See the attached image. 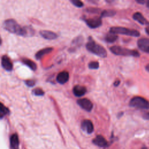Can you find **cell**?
Instances as JSON below:
<instances>
[{"label": "cell", "instance_id": "6da1fadb", "mask_svg": "<svg viewBox=\"0 0 149 149\" xmlns=\"http://www.w3.org/2000/svg\"><path fill=\"white\" fill-rule=\"evenodd\" d=\"M86 48L91 52L96 55L105 58L107 55V52L105 49L101 45L96 43L90 37L89 38V41L86 44Z\"/></svg>", "mask_w": 149, "mask_h": 149}, {"label": "cell", "instance_id": "7a4b0ae2", "mask_svg": "<svg viewBox=\"0 0 149 149\" xmlns=\"http://www.w3.org/2000/svg\"><path fill=\"white\" fill-rule=\"evenodd\" d=\"M3 27L10 33L23 36L24 27H21L13 19L6 20L3 22Z\"/></svg>", "mask_w": 149, "mask_h": 149}, {"label": "cell", "instance_id": "3957f363", "mask_svg": "<svg viewBox=\"0 0 149 149\" xmlns=\"http://www.w3.org/2000/svg\"><path fill=\"white\" fill-rule=\"evenodd\" d=\"M110 50L113 54L117 55L132 56L135 57H139L140 56V54L138 51L123 48L120 46H112L110 48Z\"/></svg>", "mask_w": 149, "mask_h": 149}, {"label": "cell", "instance_id": "277c9868", "mask_svg": "<svg viewBox=\"0 0 149 149\" xmlns=\"http://www.w3.org/2000/svg\"><path fill=\"white\" fill-rule=\"evenodd\" d=\"M129 105L132 107L148 109H149V101L141 97H134L131 99Z\"/></svg>", "mask_w": 149, "mask_h": 149}, {"label": "cell", "instance_id": "5b68a950", "mask_svg": "<svg viewBox=\"0 0 149 149\" xmlns=\"http://www.w3.org/2000/svg\"><path fill=\"white\" fill-rule=\"evenodd\" d=\"M109 32L114 34H120L133 37H139L140 36V33L138 31L123 27H112L111 28Z\"/></svg>", "mask_w": 149, "mask_h": 149}, {"label": "cell", "instance_id": "8992f818", "mask_svg": "<svg viewBox=\"0 0 149 149\" xmlns=\"http://www.w3.org/2000/svg\"><path fill=\"white\" fill-rule=\"evenodd\" d=\"M77 103L81 108L87 112H90L93 107V103L87 98L79 99L77 101Z\"/></svg>", "mask_w": 149, "mask_h": 149}, {"label": "cell", "instance_id": "52a82bcc", "mask_svg": "<svg viewBox=\"0 0 149 149\" xmlns=\"http://www.w3.org/2000/svg\"><path fill=\"white\" fill-rule=\"evenodd\" d=\"M84 21L86 22L87 26L91 29L97 28L100 27L102 24L101 17H93L84 19Z\"/></svg>", "mask_w": 149, "mask_h": 149}, {"label": "cell", "instance_id": "ba28073f", "mask_svg": "<svg viewBox=\"0 0 149 149\" xmlns=\"http://www.w3.org/2000/svg\"><path fill=\"white\" fill-rule=\"evenodd\" d=\"M137 45L140 49L144 52L149 54V39L142 38L138 40Z\"/></svg>", "mask_w": 149, "mask_h": 149}, {"label": "cell", "instance_id": "9c48e42d", "mask_svg": "<svg viewBox=\"0 0 149 149\" xmlns=\"http://www.w3.org/2000/svg\"><path fill=\"white\" fill-rule=\"evenodd\" d=\"M81 129L86 132L88 134L91 133L94 130V126L92 122L90 120H84L81 123Z\"/></svg>", "mask_w": 149, "mask_h": 149}, {"label": "cell", "instance_id": "30bf717a", "mask_svg": "<svg viewBox=\"0 0 149 149\" xmlns=\"http://www.w3.org/2000/svg\"><path fill=\"white\" fill-rule=\"evenodd\" d=\"M1 65L3 68L8 71H10L13 68L12 63L10 59L6 55H3L2 57Z\"/></svg>", "mask_w": 149, "mask_h": 149}, {"label": "cell", "instance_id": "8fae6325", "mask_svg": "<svg viewBox=\"0 0 149 149\" xmlns=\"http://www.w3.org/2000/svg\"><path fill=\"white\" fill-rule=\"evenodd\" d=\"M93 142L96 146L100 147H105L108 145V142L105 140V139L101 135H98L95 137Z\"/></svg>", "mask_w": 149, "mask_h": 149}, {"label": "cell", "instance_id": "7c38bea8", "mask_svg": "<svg viewBox=\"0 0 149 149\" xmlns=\"http://www.w3.org/2000/svg\"><path fill=\"white\" fill-rule=\"evenodd\" d=\"M87 91V89L84 86L80 85H76L73 88V93L74 95L80 97L84 95Z\"/></svg>", "mask_w": 149, "mask_h": 149}, {"label": "cell", "instance_id": "4fadbf2b", "mask_svg": "<svg viewBox=\"0 0 149 149\" xmlns=\"http://www.w3.org/2000/svg\"><path fill=\"white\" fill-rule=\"evenodd\" d=\"M69 73L66 71H63L60 72L56 76V80L60 84H65L69 80Z\"/></svg>", "mask_w": 149, "mask_h": 149}, {"label": "cell", "instance_id": "5bb4252c", "mask_svg": "<svg viewBox=\"0 0 149 149\" xmlns=\"http://www.w3.org/2000/svg\"><path fill=\"white\" fill-rule=\"evenodd\" d=\"M19 141L16 133L13 134L10 137V149H19Z\"/></svg>", "mask_w": 149, "mask_h": 149}, {"label": "cell", "instance_id": "9a60e30c", "mask_svg": "<svg viewBox=\"0 0 149 149\" xmlns=\"http://www.w3.org/2000/svg\"><path fill=\"white\" fill-rule=\"evenodd\" d=\"M40 34L43 38L47 40H54L56 38L58 37V35L55 33L48 30L40 31Z\"/></svg>", "mask_w": 149, "mask_h": 149}, {"label": "cell", "instance_id": "2e32d148", "mask_svg": "<svg viewBox=\"0 0 149 149\" xmlns=\"http://www.w3.org/2000/svg\"><path fill=\"white\" fill-rule=\"evenodd\" d=\"M133 18L134 20L137 21L141 24H149V22H148L143 15L140 12H136L133 15Z\"/></svg>", "mask_w": 149, "mask_h": 149}, {"label": "cell", "instance_id": "e0dca14e", "mask_svg": "<svg viewBox=\"0 0 149 149\" xmlns=\"http://www.w3.org/2000/svg\"><path fill=\"white\" fill-rule=\"evenodd\" d=\"M52 49H53L52 48L48 47V48H44V49L39 51L36 54V59H41L42 58V56H43L45 54H48V53L51 52L52 51Z\"/></svg>", "mask_w": 149, "mask_h": 149}, {"label": "cell", "instance_id": "ac0fdd59", "mask_svg": "<svg viewBox=\"0 0 149 149\" xmlns=\"http://www.w3.org/2000/svg\"><path fill=\"white\" fill-rule=\"evenodd\" d=\"M118 36L116 34L112 33L111 32H109L108 34H106L105 37V40L108 42H113L118 39Z\"/></svg>", "mask_w": 149, "mask_h": 149}, {"label": "cell", "instance_id": "d6986e66", "mask_svg": "<svg viewBox=\"0 0 149 149\" xmlns=\"http://www.w3.org/2000/svg\"><path fill=\"white\" fill-rule=\"evenodd\" d=\"M23 62L27 65L28 66L30 69H31L33 70H35L37 69V65L35 63V62H34L33 61H31L29 59H23Z\"/></svg>", "mask_w": 149, "mask_h": 149}, {"label": "cell", "instance_id": "ffe728a7", "mask_svg": "<svg viewBox=\"0 0 149 149\" xmlns=\"http://www.w3.org/2000/svg\"><path fill=\"white\" fill-rule=\"evenodd\" d=\"M9 113V109L1 102H0V118Z\"/></svg>", "mask_w": 149, "mask_h": 149}, {"label": "cell", "instance_id": "44dd1931", "mask_svg": "<svg viewBox=\"0 0 149 149\" xmlns=\"http://www.w3.org/2000/svg\"><path fill=\"white\" fill-rule=\"evenodd\" d=\"M115 15V12L112 10H103L101 14V17L112 16Z\"/></svg>", "mask_w": 149, "mask_h": 149}, {"label": "cell", "instance_id": "7402d4cb", "mask_svg": "<svg viewBox=\"0 0 149 149\" xmlns=\"http://www.w3.org/2000/svg\"><path fill=\"white\" fill-rule=\"evenodd\" d=\"M88 68L91 69H97L99 68V63L97 61H92L88 63Z\"/></svg>", "mask_w": 149, "mask_h": 149}, {"label": "cell", "instance_id": "603a6c76", "mask_svg": "<svg viewBox=\"0 0 149 149\" xmlns=\"http://www.w3.org/2000/svg\"><path fill=\"white\" fill-rule=\"evenodd\" d=\"M32 92H33V93L34 95H44V91H43L42 89L40 88L34 89Z\"/></svg>", "mask_w": 149, "mask_h": 149}, {"label": "cell", "instance_id": "cb8c5ba5", "mask_svg": "<svg viewBox=\"0 0 149 149\" xmlns=\"http://www.w3.org/2000/svg\"><path fill=\"white\" fill-rule=\"evenodd\" d=\"M70 2L76 6L79 7V8H81L83 6V2L79 1V0H71Z\"/></svg>", "mask_w": 149, "mask_h": 149}, {"label": "cell", "instance_id": "d4e9b609", "mask_svg": "<svg viewBox=\"0 0 149 149\" xmlns=\"http://www.w3.org/2000/svg\"><path fill=\"white\" fill-rule=\"evenodd\" d=\"M82 37H77V38H76L72 42L73 44H74L75 46H79L81 43H82V41H81Z\"/></svg>", "mask_w": 149, "mask_h": 149}, {"label": "cell", "instance_id": "484cf974", "mask_svg": "<svg viewBox=\"0 0 149 149\" xmlns=\"http://www.w3.org/2000/svg\"><path fill=\"white\" fill-rule=\"evenodd\" d=\"M26 84L28 86L31 87V86H33L34 85V81L33 80H27L26 81Z\"/></svg>", "mask_w": 149, "mask_h": 149}, {"label": "cell", "instance_id": "4316f807", "mask_svg": "<svg viewBox=\"0 0 149 149\" xmlns=\"http://www.w3.org/2000/svg\"><path fill=\"white\" fill-rule=\"evenodd\" d=\"M143 118L145 119H148V120H149V112L145 113L143 115Z\"/></svg>", "mask_w": 149, "mask_h": 149}, {"label": "cell", "instance_id": "83f0119b", "mask_svg": "<svg viewBox=\"0 0 149 149\" xmlns=\"http://www.w3.org/2000/svg\"><path fill=\"white\" fill-rule=\"evenodd\" d=\"M119 83H120V80H116V81L113 83V85H114L115 86H118L119 84Z\"/></svg>", "mask_w": 149, "mask_h": 149}, {"label": "cell", "instance_id": "f1b7e54d", "mask_svg": "<svg viewBox=\"0 0 149 149\" xmlns=\"http://www.w3.org/2000/svg\"><path fill=\"white\" fill-rule=\"evenodd\" d=\"M136 2H138V3H141V4H143V3H144L145 2V1H140V0H137V1H136Z\"/></svg>", "mask_w": 149, "mask_h": 149}, {"label": "cell", "instance_id": "f546056e", "mask_svg": "<svg viewBox=\"0 0 149 149\" xmlns=\"http://www.w3.org/2000/svg\"><path fill=\"white\" fill-rule=\"evenodd\" d=\"M146 33H147L148 34H149V26H148V27H146Z\"/></svg>", "mask_w": 149, "mask_h": 149}, {"label": "cell", "instance_id": "4dcf8cb0", "mask_svg": "<svg viewBox=\"0 0 149 149\" xmlns=\"http://www.w3.org/2000/svg\"><path fill=\"white\" fill-rule=\"evenodd\" d=\"M146 70L149 72V64H148L147 65H146Z\"/></svg>", "mask_w": 149, "mask_h": 149}, {"label": "cell", "instance_id": "1f68e13d", "mask_svg": "<svg viewBox=\"0 0 149 149\" xmlns=\"http://www.w3.org/2000/svg\"><path fill=\"white\" fill-rule=\"evenodd\" d=\"M146 5H147V6L149 8V1H147V3H146Z\"/></svg>", "mask_w": 149, "mask_h": 149}, {"label": "cell", "instance_id": "d6a6232c", "mask_svg": "<svg viewBox=\"0 0 149 149\" xmlns=\"http://www.w3.org/2000/svg\"><path fill=\"white\" fill-rule=\"evenodd\" d=\"M1 43H2V39H1V36H0V45L1 44Z\"/></svg>", "mask_w": 149, "mask_h": 149}, {"label": "cell", "instance_id": "836d02e7", "mask_svg": "<svg viewBox=\"0 0 149 149\" xmlns=\"http://www.w3.org/2000/svg\"><path fill=\"white\" fill-rule=\"evenodd\" d=\"M141 149H147L146 147H143L142 148H141Z\"/></svg>", "mask_w": 149, "mask_h": 149}]
</instances>
